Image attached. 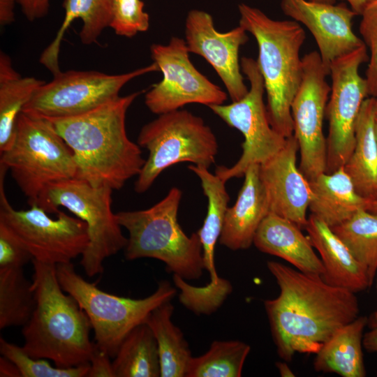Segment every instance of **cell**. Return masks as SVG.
Returning a JSON list of instances; mask_svg holds the SVG:
<instances>
[{
  "instance_id": "d6986e66",
  "label": "cell",
  "mask_w": 377,
  "mask_h": 377,
  "mask_svg": "<svg viewBox=\"0 0 377 377\" xmlns=\"http://www.w3.org/2000/svg\"><path fill=\"white\" fill-rule=\"evenodd\" d=\"M188 169L200 180L203 193L207 198L206 216L197 232L202 248L204 268L210 276L209 283L203 287L214 296H227L232 293V286L229 281L219 276L214 258L216 245L219 240L230 201L226 182L202 165H191Z\"/></svg>"
},
{
  "instance_id": "8fae6325",
  "label": "cell",
  "mask_w": 377,
  "mask_h": 377,
  "mask_svg": "<svg viewBox=\"0 0 377 377\" xmlns=\"http://www.w3.org/2000/svg\"><path fill=\"white\" fill-rule=\"evenodd\" d=\"M242 73L250 83L248 93L230 104L212 105L208 108L229 126L244 137L242 153L231 167L217 166L215 174L226 182L244 177L252 165H260L285 145L287 138L270 124L264 103L265 85L257 61L244 57L240 59Z\"/></svg>"
},
{
  "instance_id": "cb8c5ba5",
  "label": "cell",
  "mask_w": 377,
  "mask_h": 377,
  "mask_svg": "<svg viewBox=\"0 0 377 377\" xmlns=\"http://www.w3.org/2000/svg\"><path fill=\"white\" fill-rule=\"evenodd\" d=\"M376 116V98L368 96L356 121L353 151L343 165L357 193L369 201L377 200Z\"/></svg>"
},
{
  "instance_id": "f6af8a7d",
  "label": "cell",
  "mask_w": 377,
  "mask_h": 377,
  "mask_svg": "<svg viewBox=\"0 0 377 377\" xmlns=\"http://www.w3.org/2000/svg\"><path fill=\"white\" fill-rule=\"evenodd\" d=\"M367 210L369 211L371 213L377 214V200L370 201Z\"/></svg>"
},
{
  "instance_id": "1f68e13d",
  "label": "cell",
  "mask_w": 377,
  "mask_h": 377,
  "mask_svg": "<svg viewBox=\"0 0 377 377\" xmlns=\"http://www.w3.org/2000/svg\"><path fill=\"white\" fill-rule=\"evenodd\" d=\"M250 350L239 340L214 341L205 354L191 358L186 377H240Z\"/></svg>"
},
{
  "instance_id": "44dd1931",
  "label": "cell",
  "mask_w": 377,
  "mask_h": 377,
  "mask_svg": "<svg viewBox=\"0 0 377 377\" xmlns=\"http://www.w3.org/2000/svg\"><path fill=\"white\" fill-rule=\"evenodd\" d=\"M305 230L322 261V279L328 284L355 293L371 286L365 267L325 222L311 214Z\"/></svg>"
},
{
  "instance_id": "d4e9b609",
  "label": "cell",
  "mask_w": 377,
  "mask_h": 377,
  "mask_svg": "<svg viewBox=\"0 0 377 377\" xmlns=\"http://www.w3.org/2000/svg\"><path fill=\"white\" fill-rule=\"evenodd\" d=\"M64 18L52 43L43 50L40 62L53 75L61 71L59 56L64 36L75 19L82 21L81 42L90 45L97 41L102 31L110 27L113 15V0H64Z\"/></svg>"
},
{
  "instance_id": "52a82bcc",
  "label": "cell",
  "mask_w": 377,
  "mask_h": 377,
  "mask_svg": "<svg viewBox=\"0 0 377 377\" xmlns=\"http://www.w3.org/2000/svg\"><path fill=\"white\" fill-rule=\"evenodd\" d=\"M59 283L65 293L73 297L87 315L94 332L96 346L114 357L126 335L145 323L150 313L176 295L168 281L159 282L157 289L142 299L108 293L79 275L71 263L57 265Z\"/></svg>"
},
{
  "instance_id": "9a60e30c",
  "label": "cell",
  "mask_w": 377,
  "mask_h": 377,
  "mask_svg": "<svg viewBox=\"0 0 377 377\" xmlns=\"http://www.w3.org/2000/svg\"><path fill=\"white\" fill-rule=\"evenodd\" d=\"M302 64V80L292 102L291 114L293 135L300 153L299 168L311 182L326 172L327 139L323 133V119L331 87L326 80L330 73L319 52L306 54Z\"/></svg>"
},
{
  "instance_id": "9c48e42d",
  "label": "cell",
  "mask_w": 377,
  "mask_h": 377,
  "mask_svg": "<svg viewBox=\"0 0 377 377\" xmlns=\"http://www.w3.org/2000/svg\"><path fill=\"white\" fill-rule=\"evenodd\" d=\"M138 145L149 152L135 182L138 193L147 191L163 170L176 163L190 162L209 168L219 151L216 137L203 119L179 109L144 125Z\"/></svg>"
},
{
  "instance_id": "4dcf8cb0",
  "label": "cell",
  "mask_w": 377,
  "mask_h": 377,
  "mask_svg": "<svg viewBox=\"0 0 377 377\" xmlns=\"http://www.w3.org/2000/svg\"><path fill=\"white\" fill-rule=\"evenodd\" d=\"M331 228L365 267L372 285L377 272V214L361 209Z\"/></svg>"
},
{
  "instance_id": "f35d334b",
  "label": "cell",
  "mask_w": 377,
  "mask_h": 377,
  "mask_svg": "<svg viewBox=\"0 0 377 377\" xmlns=\"http://www.w3.org/2000/svg\"><path fill=\"white\" fill-rule=\"evenodd\" d=\"M17 0H0V24L3 27L15 20L14 8Z\"/></svg>"
},
{
  "instance_id": "4316f807",
  "label": "cell",
  "mask_w": 377,
  "mask_h": 377,
  "mask_svg": "<svg viewBox=\"0 0 377 377\" xmlns=\"http://www.w3.org/2000/svg\"><path fill=\"white\" fill-rule=\"evenodd\" d=\"M45 82L34 77H22L13 68L10 57L1 52L0 154L12 146L20 114Z\"/></svg>"
},
{
  "instance_id": "5bb4252c",
  "label": "cell",
  "mask_w": 377,
  "mask_h": 377,
  "mask_svg": "<svg viewBox=\"0 0 377 377\" xmlns=\"http://www.w3.org/2000/svg\"><path fill=\"white\" fill-rule=\"evenodd\" d=\"M150 50L163 73L162 80L145 94V105L151 112L159 115L188 104L209 107L227 100L228 94L191 63L185 40L173 36L167 45L153 44Z\"/></svg>"
},
{
  "instance_id": "ffe728a7",
  "label": "cell",
  "mask_w": 377,
  "mask_h": 377,
  "mask_svg": "<svg viewBox=\"0 0 377 377\" xmlns=\"http://www.w3.org/2000/svg\"><path fill=\"white\" fill-rule=\"evenodd\" d=\"M232 207L228 208L219 243L232 251L249 249L269 214L267 196L259 177V165H251Z\"/></svg>"
},
{
  "instance_id": "7c38bea8",
  "label": "cell",
  "mask_w": 377,
  "mask_h": 377,
  "mask_svg": "<svg viewBox=\"0 0 377 377\" xmlns=\"http://www.w3.org/2000/svg\"><path fill=\"white\" fill-rule=\"evenodd\" d=\"M159 71L153 62L128 73L109 75L94 71H60L45 82L22 112L48 118L76 116L114 100L131 80Z\"/></svg>"
},
{
  "instance_id": "60d3db41",
  "label": "cell",
  "mask_w": 377,
  "mask_h": 377,
  "mask_svg": "<svg viewBox=\"0 0 377 377\" xmlns=\"http://www.w3.org/2000/svg\"><path fill=\"white\" fill-rule=\"evenodd\" d=\"M363 347L370 353H377V327L364 334Z\"/></svg>"
},
{
  "instance_id": "d590c367",
  "label": "cell",
  "mask_w": 377,
  "mask_h": 377,
  "mask_svg": "<svg viewBox=\"0 0 377 377\" xmlns=\"http://www.w3.org/2000/svg\"><path fill=\"white\" fill-rule=\"evenodd\" d=\"M33 257L22 244L0 223V267H24Z\"/></svg>"
},
{
  "instance_id": "ab89813d",
  "label": "cell",
  "mask_w": 377,
  "mask_h": 377,
  "mask_svg": "<svg viewBox=\"0 0 377 377\" xmlns=\"http://www.w3.org/2000/svg\"><path fill=\"white\" fill-rule=\"evenodd\" d=\"M0 377H22V376L15 363L1 356L0 357Z\"/></svg>"
},
{
  "instance_id": "e0dca14e",
  "label": "cell",
  "mask_w": 377,
  "mask_h": 377,
  "mask_svg": "<svg viewBox=\"0 0 377 377\" xmlns=\"http://www.w3.org/2000/svg\"><path fill=\"white\" fill-rule=\"evenodd\" d=\"M281 8L286 15L304 24L311 33L329 73L334 61L364 45L353 30V20L357 15L343 3L281 0Z\"/></svg>"
},
{
  "instance_id": "b9f144b4",
  "label": "cell",
  "mask_w": 377,
  "mask_h": 377,
  "mask_svg": "<svg viewBox=\"0 0 377 377\" xmlns=\"http://www.w3.org/2000/svg\"><path fill=\"white\" fill-rule=\"evenodd\" d=\"M348 2L350 8L357 15H361L365 7L374 0H343Z\"/></svg>"
},
{
  "instance_id": "f546056e",
  "label": "cell",
  "mask_w": 377,
  "mask_h": 377,
  "mask_svg": "<svg viewBox=\"0 0 377 377\" xmlns=\"http://www.w3.org/2000/svg\"><path fill=\"white\" fill-rule=\"evenodd\" d=\"M36 298L22 267H0V329L24 326L30 319Z\"/></svg>"
},
{
  "instance_id": "bcb514c9",
  "label": "cell",
  "mask_w": 377,
  "mask_h": 377,
  "mask_svg": "<svg viewBox=\"0 0 377 377\" xmlns=\"http://www.w3.org/2000/svg\"><path fill=\"white\" fill-rule=\"evenodd\" d=\"M315 2L320 3H334L336 0H310Z\"/></svg>"
},
{
  "instance_id": "7dc6e473",
  "label": "cell",
  "mask_w": 377,
  "mask_h": 377,
  "mask_svg": "<svg viewBox=\"0 0 377 377\" xmlns=\"http://www.w3.org/2000/svg\"><path fill=\"white\" fill-rule=\"evenodd\" d=\"M375 134H376V143H377V115L376 116V119H375Z\"/></svg>"
},
{
  "instance_id": "83f0119b",
  "label": "cell",
  "mask_w": 377,
  "mask_h": 377,
  "mask_svg": "<svg viewBox=\"0 0 377 377\" xmlns=\"http://www.w3.org/2000/svg\"><path fill=\"white\" fill-rule=\"evenodd\" d=\"M170 302L154 309L145 323L157 343L161 377H186L191 352L183 332L172 320L174 306Z\"/></svg>"
},
{
  "instance_id": "8d00e7d4",
  "label": "cell",
  "mask_w": 377,
  "mask_h": 377,
  "mask_svg": "<svg viewBox=\"0 0 377 377\" xmlns=\"http://www.w3.org/2000/svg\"><path fill=\"white\" fill-rule=\"evenodd\" d=\"M96 344V343H95ZM110 356L96 346L90 359L87 377H114Z\"/></svg>"
},
{
  "instance_id": "6da1fadb",
  "label": "cell",
  "mask_w": 377,
  "mask_h": 377,
  "mask_svg": "<svg viewBox=\"0 0 377 377\" xmlns=\"http://www.w3.org/2000/svg\"><path fill=\"white\" fill-rule=\"evenodd\" d=\"M267 266L280 292L264 306L283 360H291L297 353L316 354L339 328L359 316L355 293L276 261Z\"/></svg>"
},
{
  "instance_id": "5b68a950",
  "label": "cell",
  "mask_w": 377,
  "mask_h": 377,
  "mask_svg": "<svg viewBox=\"0 0 377 377\" xmlns=\"http://www.w3.org/2000/svg\"><path fill=\"white\" fill-rule=\"evenodd\" d=\"M182 197L177 187L151 207L116 213L119 224L128 232L126 260L149 258L162 261L165 269L185 280L199 279L204 268L202 248L197 232L188 236L177 215Z\"/></svg>"
},
{
  "instance_id": "8992f818",
  "label": "cell",
  "mask_w": 377,
  "mask_h": 377,
  "mask_svg": "<svg viewBox=\"0 0 377 377\" xmlns=\"http://www.w3.org/2000/svg\"><path fill=\"white\" fill-rule=\"evenodd\" d=\"M0 164L10 171L30 205L48 185L78 173L73 151L50 121L24 112L18 117L12 146L1 154Z\"/></svg>"
},
{
  "instance_id": "c3c4849f",
  "label": "cell",
  "mask_w": 377,
  "mask_h": 377,
  "mask_svg": "<svg viewBox=\"0 0 377 377\" xmlns=\"http://www.w3.org/2000/svg\"><path fill=\"white\" fill-rule=\"evenodd\" d=\"M376 114L377 115V98H376Z\"/></svg>"
},
{
  "instance_id": "836d02e7",
  "label": "cell",
  "mask_w": 377,
  "mask_h": 377,
  "mask_svg": "<svg viewBox=\"0 0 377 377\" xmlns=\"http://www.w3.org/2000/svg\"><path fill=\"white\" fill-rule=\"evenodd\" d=\"M110 27L116 34L131 38L149 27V16L141 0H113V15Z\"/></svg>"
},
{
  "instance_id": "603a6c76",
  "label": "cell",
  "mask_w": 377,
  "mask_h": 377,
  "mask_svg": "<svg viewBox=\"0 0 377 377\" xmlns=\"http://www.w3.org/2000/svg\"><path fill=\"white\" fill-rule=\"evenodd\" d=\"M310 182L313 197L309 210L330 228L367 209L369 200L360 195L343 166L332 172H323Z\"/></svg>"
},
{
  "instance_id": "30bf717a",
  "label": "cell",
  "mask_w": 377,
  "mask_h": 377,
  "mask_svg": "<svg viewBox=\"0 0 377 377\" xmlns=\"http://www.w3.org/2000/svg\"><path fill=\"white\" fill-rule=\"evenodd\" d=\"M8 168L0 164V223L28 250L33 259L58 265L84 253L89 244L86 223L58 211L52 219L36 204L27 210L14 209L8 200L4 179Z\"/></svg>"
},
{
  "instance_id": "4fadbf2b",
  "label": "cell",
  "mask_w": 377,
  "mask_h": 377,
  "mask_svg": "<svg viewBox=\"0 0 377 377\" xmlns=\"http://www.w3.org/2000/svg\"><path fill=\"white\" fill-rule=\"evenodd\" d=\"M367 60L364 44L330 65L332 86L325 110L329 121L325 172L343 167L353 151L356 121L369 96L366 79L360 75L359 68Z\"/></svg>"
},
{
  "instance_id": "484cf974",
  "label": "cell",
  "mask_w": 377,
  "mask_h": 377,
  "mask_svg": "<svg viewBox=\"0 0 377 377\" xmlns=\"http://www.w3.org/2000/svg\"><path fill=\"white\" fill-rule=\"evenodd\" d=\"M368 320L367 316H358L339 328L316 354L315 370L343 377L365 376L363 332Z\"/></svg>"
},
{
  "instance_id": "ee69618b",
  "label": "cell",
  "mask_w": 377,
  "mask_h": 377,
  "mask_svg": "<svg viewBox=\"0 0 377 377\" xmlns=\"http://www.w3.org/2000/svg\"><path fill=\"white\" fill-rule=\"evenodd\" d=\"M377 274V272H376ZM377 282V281H376ZM377 284V283H376ZM377 286V285H376ZM368 325L371 328L377 327V309L373 313V314L371 316V317L368 320Z\"/></svg>"
},
{
  "instance_id": "f1b7e54d",
  "label": "cell",
  "mask_w": 377,
  "mask_h": 377,
  "mask_svg": "<svg viewBox=\"0 0 377 377\" xmlns=\"http://www.w3.org/2000/svg\"><path fill=\"white\" fill-rule=\"evenodd\" d=\"M112 363L114 377L161 376L157 343L145 323L126 335Z\"/></svg>"
},
{
  "instance_id": "7a4b0ae2",
  "label": "cell",
  "mask_w": 377,
  "mask_h": 377,
  "mask_svg": "<svg viewBox=\"0 0 377 377\" xmlns=\"http://www.w3.org/2000/svg\"><path fill=\"white\" fill-rule=\"evenodd\" d=\"M140 91L105 103L87 112L46 118L73 152L77 177L95 186L121 189L145 163L140 146L128 137L126 117Z\"/></svg>"
},
{
  "instance_id": "e575fe53",
  "label": "cell",
  "mask_w": 377,
  "mask_h": 377,
  "mask_svg": "<svg viewBox=\"0 0 377 377\" xmlns=\"http://www.w3.org/2000/svg\"><path fill=\"white\" fill-rule=\"evenodd\" d=\"M360 33L370 51L366 71L368 96L377 98V0L371 1L361 14Z\"/></svg>"
},
{
  "instance_id": "ac0fdd59",
  "label": "cell",
  "mask_w": 377,
  "mask_h": 377,
  "mask_svg": "<svg viewBox=\"0 0 377 377\" xmlns=\"http://www.w3.org/2000/svg\"><path fill=\"white\" fill-rule=\"evenodd\" d=\"M299 146L293 135L274 156L259 165V177L269 213L287 219L305 229L306 211L313 197L310 182L297 166Z\"/></svg>"
},
{
  "instance_id": "d6a6232c",
  "label": "cell",
  "mask_w": 377,
  "mask_h": 377,
  "mask_svg": "<svg viewBox=\"0 0 377 377\" xmlns=\"http://www.w3.org/2000/svg\"><path fill=\"white\" fill-rule=\"evenodd\" d=\"M0 353L19 369L22 377H85L90 367L89 363L69 368L52 367L42 358L29 356L16 344L0 338Z\"/></svg>"
},
{
  "instance_id": "7bdbcfd3",
  "label": "cell",
  "mask_w": 377,
  "mask_h": 377,
  "mask_svg": "<svg viewBox=\"0 0 377 377\" xmlns=\"http://www.w3.org/2000/svg\"><path fill=\"white\" fill-rule=\"evenodd\" d=\"M276 367L279 373L282 377H294L295 376L290 367L285 362H278L276 363Z\"/></svg>"
},
{
  "instance_id": "7402d4cb",
  "label": "cell",
  "mask_w": 377,
  "mask_h": 377,
  "mask_svg": "<svg viewBox=\"0 0 377 377\" xmlns=\"http://www.w3.org/2000/svg\"><path fill=\"white\" fill-rule=\"evenodd\" d=\"M301 230L291 221L269 213L259 226L253 244L260 251L282 258L301 272L322 276V261Z\"/></svg>"
},
{
  "instance_id": "3957f363",
  "label": "cell",
  "mask_w": 377,
  "mask_h": 377,
  "mask_svg": "<svg viewBox=\"0 0 377 377\" xmlns=\"http://www.w3.org/2000/svg\"><path fill=\"white\" fill-rule=\"evenodd\" d=\"M34 311L22 328L24 350L59 368L89 363L96 348L89 338L90 320L75 299L65 294L57 265L32 259Z\"/></svg>"
},
{
  "instance_id": "277c9868",
  "label": "cell",
  "mask_w": 377,
  "mask_h": 377,
  "mask_svg": "<svg viewBox=\"0 0 377 377\" xmlns=\"http://www.w3.org/2000/svg\"><path fill=\"white\" fill-rule=\"evenodd\" d=\"M239 25L249 32L258 48L257 63L267 95L271 126L281 135H293L291 105L303 76L300 51L306 38L295 20H275L261 10L242 3Z\"/></svg>"
},
{
  "instance_id": "74e56055",
  "label": "cell",
  "mask_w": 377,
  "mask_h": 377,
  "mask_svg": "<svg viewBox=\"0 0 377 377\" xmlns=\"http://www.w3.org/2000/svg\"><path fill=\"white\" fill-rule=\"evenodd\" d=\"M17 3L29 21L43 17L48 13L50 0H17Z\"/></svg>"
},
{
  "instance_id": "2e32d148",
  "label": "cell",
  "mask_w": 377,
  "mask_h": 377,
  "mask_svg": "<svg viewBox=\"0 0 377 377\" xmlns=\"http://www.w3.org/2000/svg\"><path fill=\"white\" fill-rule=\"evenodd\" d=\"M249 40L240 25L226 31H218L212 15L193 9L185 22V41L190 53L203 57L224 84L232 101L242 99L249 91L242 74L239 52Z\"/></svg>"
},
{
  "instance_id": "ba28073f",
  "label": "cell",
  "mask_w": 377,
  "mask_h": 377,
  "mask_svg": "<svg viewBox=\"0 0 377 377\" xmlns=\"http://www.w3.org/2000/svg\"><path fill=\"white\" fill-rule=\"evenodd\" d=\"M112 191L74 177L48 185L36 203L48 214H57L64 207L86 223L89 244L80 265L89 277L101 274L105 259L124 249L128 242L112 210Z\"/></svg>"
}]
</instances>
